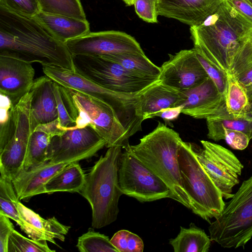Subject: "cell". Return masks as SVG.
<instances>
[{"mask_svg": "<svg viewBox=\"0 0 252 252\" xmlns=\"http://www.w3.org/2000/svg\"><path fill=\"white\" fill-rule=\"evenodd\" d=\"M0 55L75 70L72 55L34 16L0 6Z\"/></svg>", "mask_w": 252, "mask_h": 252, "instance_id": "obj_1", "label": "cell"}, {"mask_svg": "<svg viewBox=\"0 0 252 252\" xmlns=\"http://www.w3.org/2000/svg\"><path fill=\"white\" fill-rule=\"evenodd\" d=\"M190 32L194 47L229 75L236 53L252 34V22L225 0Z\"/></svg>", "mask_w": 252, "mask_h": 252, "instance_id": "obj_2", "label": "cell"}, {"mask_svg": "<svg viewBox=\"0 0 252 252\" xmlns=\"http://www.w3.org/2000/svg\"><path fill=\"white\" fill-rule=\"evenodd\" d=\"M183 141L178 132L158 122L157 126L141 138L138 144L130 145V151L167 185L173 199L191 210L178 162V153Z\"/></svg>", "mask_w": 252, "mask_h": 252, "instance_id": "obj_3", "label": "cell"}, {"mask_svg": "<svg viewBox=\"0 0 252 252\" xmlns=\"http://www.w3.org/2000/svg\"><path fill=\"white\" fill-rule=\"evenodd\" d=\"M123 148H108L85 176L79 192L89 202L92 211V225L100 228L117 219L118 203L123 194L119 183V168Z\"/></svg>", "mask_w": 252, "mask_h": 252, "instance_id": "obj_4", "label": "cell"}, {"mask_svg": "<svg viewBox=\"0 0 252 252\" xmlns=\"http://www.w3.org/2000/svg\"><path fill=\"white\" fill-rule=\"evenodd\" d=\"M60 89L67 111L75 122L65 130L90 126L105 140L107 148L120 146L130 150V136L110 105L76 90L61 86Z\"/></svg>", "mask_w": 252, "mask_h": 252, "instance_id": "obj_5", "label": "cell"}, {"mask_svg": "<svg viewBox=\"0 0 252 252\" xmlns=\"http://www.w3.org/2000/svg\"><path fill=\"white\" fill-rule=\"evenodd\" d=\"M178 162L184 189L192 206L191 211L210 224L221 213L225 203L220 189L198 160L195 145L183 141Z\"/></svg>", "mask_w": 252, "mask_h": 252, "instance_id": "obj_6", "label": "cell"}, {"mask_svg": "<svg viewBox=\"0 0 252 252\" xmlns=\"http://www.w3.org/2000/svg\"><path fill=\"white\" fill-rule=\"evenodd\" d=\"M45 75L60 86L73 89L100 99L110 105L129 136L142 129L144 121L139 111V94H123L102 87L75 70L42 65Z\"/></svg>", "mask_w": 252, "mask_h": 252, "instance_id": "obj_7", "label": "cell"}, {"mask_svg": "<svg viewBox=\"0 0 252 252\" xmlns=\"http://www.w3.org/2000/svg\"><path fill=\"white\" fill-rule=\"evenodd\" d=\"M209 226L211 241L224 248L244 247L252 238V175L244 181Z\"/></svg>", "mask_w": 252, "mask_h": 252, "instance_id": "obj_8", "label": "cell"}, {"mask_svg": "<svg viewBox=\"0 0 252 252\" xmlns=\"http://www.w3.org/2000/svg\"><path fill=\"white\" fill-rule=\"evenodd\" d=\"M75 70L102 87L123 94H137L158 80L143 78L100 56L73 55Z\"/></svg>", "mask_w": 252, "mask_h": 252, "instance_id": "obj_9", "label": "cell"}, {"mask_svg": "<svg viewBox=\"0 0 252 252\" xmlns=\"http://www.w3.org/2000/svg\"><path fill=\"white\" fill-rule=\"evenodd\" d=\"M119 183L123 193L141 202L162 198L173 199L167 185L131 152L122 153L119 164Z\"/></svg>", "mask_w": 252, "mask_h": 252, "instance_id": "obj_10", "label": "cell"}, {"mask_svg": "<svg viewBox=\"0 0 252 252\" xmlns=\"http://www.w3.org/2000/svg\"><path fill=\"white\" fill-rule=\"evenodd\" d=\"M31 93L29 92L11 111L12 132L0 151V175L12 181L22 170L30 137L34 128L31 114Z\"/></svg>", "mask_w": 252, "mask_h": 252, "instance_id": "obj_11", "label": "cell"}, {"mask_svg": "<svg viewBox=\"0 0 252 252\" xmlns=\"http://www.w3.org/2000/svg\"><path fill=\"white\" fill-rule=\"evenodd\" d=\"M203 148L195 146L197 158L225 199L239 183L244 166L229 150L219 144L201 140Z\"/></svg>", "mask_w": 252, "mask_h": 252, "instance_id": "obj_12", "label": "cell"}, {"mask_svg": "<svg viewBox=\"0 0 252 252\" xmlns=\"http://www.w3.org/2000/svg\"><path fill=\"white\" fill-rule=\"evenodd\" d=\"M106 147V142L90 126L67 129L54 136L48 150V161L73 162L91 158Z\"/></svg>", "mask_w": 252, "mask_h": 252, "instance_id": "obj_13", "label": "cell"}, {"mask_svg": "<svg viewBox=\"0 0 252 252\" xmlns=\"http://www.w3.org/2000/svg\"><path fill=\"white\" fill-rule=\"evenodd\" d=\"M65 44L72 56L145 54L133 37L116 31L90 32L79 37L69 40Z\"/></svg>", "mask_w": 252, "mask_h": 252, "instance_id": "obj_14", "label": "cell"}, {"mask_svg": "<svg viewBox=\"0 0 252 252\" xmlns=\"http://www.w3.org/2000/svg\"><path fill=\"white\" fill-rule=\"evenodd\" d=\"M169 56V60L160 67L158 79L164 85L183 92L199 85L209 77L193 48Z\"/></svg>", "mask_w": 252, "mask_h": 252, "instance_id": "obj_15", "label": "cell"}, {"mask_svg": "<svg viewBox=\"0 0 252 252\" xmlns=\"http://www.w3.org/2000/svg\"><path fill=\"white\" fill-rule=\"evenodd\" d=\"M35 71L31 63L0 55V94L9 98L13 106L30 91Z\"/></svg>", "mask_w": 252, "mask_h": 252, "instance_id": "obj_16", "label": "cell"}, {"mask_svg": "<svg viewBox=\"0 0 252 252\" xmlns=\"http://www.w3.org/2000/svg\"><path fill=\"white\" fill-rule=\"evenodd\" d=\"M182 92L185 99L180 104L181 112L193 118L206 120L226 108L225 97L220 94L209 77L199 85Z\"/></svg>", "mask_w": 252, "mask_h": 252, "instance_id": "obj_17", "label": "cell"}, {"mask_svg": "<svg viewBox=\"0 0 252 252\" xmlns=\"http://www.w3.org/2000/svg\"><path fill=\"white\" fill-rule=\"evenodd\" d=\"M225 0H158V15L172 18L190 27L201 24Z\"/></svg>", "mask_w": 252, "mask_h": 252, "instance_id": "obj_18", "label": "cell"}, {"mask_svg": "<svg viewBox=\"0 0 252 252\" xmlns=\"http://www.w3.org/2000/svg\"><path fill=\"white\" fill-rule=\"evenodd\" d=\"M54 81L45 75L34 80L30 90L31 114L33 127L53 122L58 117Z\"/></svg>", "mask_w": 252, "mask_h": 252, "instance_id": "obj_19", "label": "cell"}, {"mask_svg": "<svg viewBox=\"0 0 252 252\" xmlns=\"http://www.w3.org/2000/svg\"><path fill=\"white\" fill-rule=\"evenodd\" d=\"M70 162L53 163L47 161L28 170H22L12 181L19 200L28 199L43 193L45 184Z\"/></svg>", "mask_w": 252, "mask_h": 252, "instance_id": "obj_20", "label": "cell"}, {"mask_svg": "<svg viewBox=\"0 0 252 252\" xmlns=\"http://www.w3.org/2000/svg\"><path fill=\"white\" fill-rule=\"evenodd\" d=\"M185 99L182 92L164 85L158 79L139 93V113L144 121L153 118L162 109L179 106Z\"/></svg>", "mask_w": 252, "mask_h": 252, "instance_id": "obj_21", "label": "cell"}, {"mask_svg": "<svg viewBox=\"0 0 252 252\" xmlns=\"http://www.w3.org/2000/svg\"><path fill=\"white\" fill-rule=\"evenodd\" d=\"M18 199L17 208L29 229L30 238L35 240H45L57 245L55 239L64 241L70 226L61 223L55 217L44 219L31 209L24 205Z\"/></svg>", "mask_w": 252, "mask_h": 252, "instance_id": "obj_22", "label": "cell"}, {"mask_svg": "<svg viewBox=\"0 0 252 252\" xmlns=\"http://www.w3.org/2000/svg\"><path fill=\"white\" fill-rule=\"evenodd\" d=\"M60 41H66L83 36L90 32L87 20L39 11L34 16Z\"/></svg>", "mask_w": 252, "mask_h": 252, "instance_id": "obj_23", "label": "cell"}, {"mask_svg": "<svg viewBox=\"0 0 252 252\" xmlns=\"http://www.w3.org/2000/svg\"><path fill=\"white\" fill-rule=\"evenodd\" d=\"M207 137L215 141L224 140L225 129L242 131L252 139V118L245 116L236 118L226 108L219 115L206 119Z\"/></svg>", "mask_w": 252, "mask_h": 252, "instance_id": "obj_24", "label": "cell"}, {"mask_svg": "<svg viewBox=\"0 0 252 252\" xmlns=\"http://www.w3.org/2000/svg\"><path fill=\"white\" fill-rule=\"evenodd\" d=\"M86 174L77 162H73L55 175L44 186L43 193L67 191L79 193L85 180Z\"/></svg>", "mask_w": 252, "mask_h": 252, "instance_id": "obj_25", "label": "cell"}, {"mask_svg": "<svg viewBox=\"0 0 252 252\" xmlns=\"http://www.w3.org/2000/svg\"><path fill=\"white\" fill-rule=\"evenodd\" d=\"M177 237L169 240L175 252H208L211 240L205 231L191 223L189 228L180 227Z\"/></svg>", "mask_w": 252, "mask_h": 252, "instance_id": "obj_26", "label": "cell"}, {"mask_svg": "<svg viewBox=\"0 0 252 252\" xmlns=\"http://www.w3.org/2000/svg\"><path fill=\"white\" fill-rule=\"evenodd\" d=\"M117 63L127 70L141 77L158 78L160 67L155 65L145 54H114L100 56Z\"/></svg>", "mask_w": 252, "mask_h": 252, "instance_id": "obj_27", "label": "cell"}, {"mask_svg": "<svg viewBox=\"0 0 252 252\" xmlns=\"http://www.w3.org/2000/svg\"><path fill=\"white\" fill-rule=\"evenodd\" d=\"M53 136L36 126L32 131L22 170H28L48 161V150Z\"/></svg>", "mask_w": 252, "mask_h": 252, "instance_id": "obj_28", "label": "cell"}, {"mask_svg": "<svg viewBox=\"0 0 252 252\" xmlns=\"http://www.w3.org/2000/svg\"><path fill=\"white\" fill-rule=\"evenodd\" d=\"M18 199L12 181L0 176V213L6 215L17 222L21 230L28 236L29 229L26 222L21 217L16 201Z\"/></svg>", "mask_w": 252, "mask_h": 252, "instance_id": "obj_29", "label": "cell"}, {"mask_svg": "<svg viewBox=\"0 0 252 252\" xmlns=\"http://www.w3.org/2000/svg\"><path fill=\"white\" fill-rule=\"evenodd\" d=\"M225 104L228 113L236 118L246 116L250 104L245 88L230 74L228 75Z\"/></svg>", "mask_w": 252, "mask_h": 252, "instance_id": "obj_30", "label": "cell"}, {"mask_svg": "<svg viewBox=\"0 0 252 252\" xmlns=\"http://www.w3.org/2000/svg\"><path fill=\"white\" fill-rule=\"evenodd\" d=\"M40 11L87 20L80 0H38Z\"/></svg>", "mask_w": 252, "mask_h": 252, "instance_id": "obj_31", "label": "cell"}, {"mask_svg": "<svg viewBox=\"0 0 252 252\" xmlns=\"http://www.w3.org/2000/svg\"><path fill=\"white\" fill-rule=\"evenodd\" d=\"M76 247L81 252H119L108 236L92 229L78 238Z\"/></svg>", "mask_w": 252, "mask_h": 252, "instance_id": "obj_32", "label": "cell"}, {"mask_svg": "<svg viewBox=\"0 0 252 252\" xmlns=\"http://www.w3.org/2000/svg\"><path fill=\"white\" fill-rule=\"evenodd\" d=\"M47 241L29 239L14 229L9 237L8 252H55L50 249Z\"/></svg>", "mask_w": 252, "mask_h": 252, "instance_id": "obj_33", "label": "cell"}, {"mask_svg": "<svg viewBox=\"0 0 252 252\" xmlns=\"http://www.w3.org/2000/svg\"><path fill=\"white\" fill-rule=\"evenodd\" d=\"M252 68V34L236 53L229 74L236 79Z\"/></svg>", "mask_w": 252, "mask_h": 252, "instance_id": "obj_34", "label": "cell"}, {"mask_svg": "<svg viewBox=\"0 0 252 252\" xmlns=\"http://www.w3.org/2000/svg\"><path fill=\"white\" fill-rule=\"evenodd\" d=\"M110 242L119 252H142L144 250L142 239L126 230H121L115 233Z\"/></svg>", "mask_w": 252, "mask_h": 252, "instance_id": "obj_35", "label": "cell"}, {"mask_svg": "<svg viewBox=\"0 0 252 252\" xmlns=\"http://www.w3.org/2000/svg\"><path fill=\"white\" fill-rule=\"evenodd\" d=\"M197 58L204 68L208 76L213 81L221 95L226 97L228 75L208 61L197 48L193 47Z\"/></svg>", "mask_w": 252, "mask_h": 252, "instance_id": "obj_36", "label": "cell"}, {"mask_svg": "<svg viewBox=\"0 0 252 252\" xmlns=\"http://www.w3.org/2000/svg\"><path fill=\"white\" fill-rule=\"evenodd\" d=\"M0 6L30 16H35L40 11L38 0H0Z\"/></svg>", "mask_w": 252, "mask_h": 252, "instance_id": "obj_37", "label": "cell"}, {"mask_svg": "<svg viewBox=\"0 0 252 252\" xmlns=\"http://www.w3.org/2000/svg\"><path fill=\"white\" fill-rule=\"evenodd\" d=\"M157 1L158 0H134L133 5L138 17L148 23H157Z\"/></svg>", "mask_w": 252, "mask_h": 252, "instance_id": "obj_38", "label": "cell"}, {"mask_svg": "<svg viewBox=\"0 0 252 252\" xmlns=\"http://www.w3.org/2000/svg\"><path fill=\"white\" fill-rule=\"evenodd\" d=\"M53 88L56 97L58 113V120L59 126L63 130L68 126H73L75 122L69 114L63 101L60 86L54 81Z\"/></svg>", "mask_w": 252, "mask_h": 252, "instance_id": "obj_39", "label": "cell"}, {"mask_svg": "<svg viewBox=\"0 0 252 252\" xmlns=\"http://www.w3.org/2000/svg\"><path fill=\"white\" fill-rule=\"evenodd\" d=\"M224 139L232 149L237 150L245 149L251 140L244 132L235 130L225 129L224 130Z\"/></svg>", "mask_w": 252, "mask_h": 252, "instance_id": "obj_40", "label": "cell"}, {"mask_svg": "<svg viewBox=\"0 0 252 252\" xmlns=\"http://www.w3.org/2000/svg\"><path fill=\"white\" fill-rule=\"evenodd\" d=\"M14 230L10 218L0 213V252H8L9 237Z\"/></svg>", "mask_w": 252, "mask_h": 252, "instance_id": "obj_41", "label": "cell"}, {"mask_svg": "<svg viewBox=\"0 0 252 252\" xmlns=\"http://www.w3.org/2000/svg\"><path fill=\"white\" fill-rule=\"evenodd\" d=\"M240 14L252 22V4L249 0H226Z\"/></svg>", "mask_w": 252, "mask_h": 252, "instance_id": "obj_42", "label": "cell"}, {"mask_svg": "<svg viewBox=\"0 0 252 252\" xmlns=\"http://www.w3.org/2000/svg\"><path fill=\"white\" fill-rule=\"evenodd\" d=\"M181 106L174 107H169L160 110L155 115V117L161 118L165 122V125L171 124V121L176 120L182 113Z\"/></svg>", "mask_w": 252, "mask_h": 252, "instance_id": "obj_43", "label": "cell"}, {"mask_svg": "<svg viewBox=\"0 0 252 252\" xmlns=\"http://www.w3.org/2000/svg\"><path fill=\"white\" fill-rule=\"evenodd\" d=\"M237 80L245 88L251 102L252 100V68L243 74Z\"/></svg>", "mask_w": 252, "mask_h": 252, "instance_id": "obj_44", "label": "cell"}, {"mask_svg": "<svg viewBox=\"0 0 252 252\" xmlns=\"http://www.w3.org/2000/svg\"><path fill=\"white\" fill-rule=\"evenodd\" d=\"M247 116L252 118V100L250 102V106L247 113Z\"/></svg>", "mask_w": 252, "mask_h": 252, "instance_id": "obj_45", "label": "cell"}, {"mask_svg": "<svg viewBox=\"0 0 252 252\" xmlns=\"http://www.w3.org/2000/svg\"><path fill=\"white\" fill-rule=\"evenodd\" d=\"M127 5H131L134 3V0H123Z\"/></svg>", "mask_w": 252, "mask_h": 252, "instance_id": "obj_46", "label": "cell"}, {"mask_svg": "<svg viewBox=\"0 0 252 252\" xmlns=\"http://www.w3.org/2000/svg\"><path fill=\"white\" fill-rule=\"evenodd\" d=\"M250 0V2L252 3V0Z\"/></svg>", "mask_w": 252, "mask_h": 252, "instance_id": "obj_47", "label": "cell"}]
</instances>
